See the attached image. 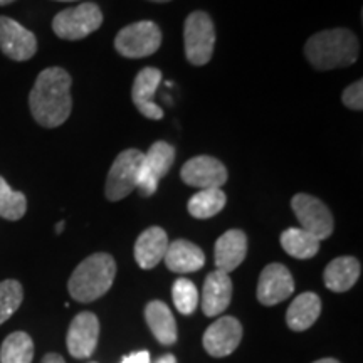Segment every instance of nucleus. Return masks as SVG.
<instances>
[{
	"label": "nucleus",
	"instance_id": "obj_16",
	"mask_svg": "<svg viewBox=\"0 0 363 363\" xmlns=\"http://www.w3.org/2000/svg\"><path fill=\"white\" fill-rule=\"evenodd\" d=\"M247 254V235L240 229L227 230L217 239L214 247V259L217 271L233 272L242 264Z\"/></svg>",
	"mask_w": 363,
	"mask_h": 363
},
{
	"label": "nucleus",
	"instance_id": "obj_5",
	"mask_svg": "<svg viewBox=\"0 0 363 363\" xmlns=\"http://www.w3.org/2000/svg\"><path fill=\"white\" fill-rule=\"evenodd\" d=\"M103 24V12L94 2L65 9L54 17L52 30L57 38L66 40H79L88 38Z\"/></svg>",
	"mask_w": 363,
	"mask_h": 363
},
{
	"label": "nucleus",
	"instance_id": "obj_1",
	"mask_svg": "<svg viewBox=\"0 0 363 363\" xmlns=\"http://www.w3.org/2000/svg\"><path fill=\"white\" fill-rule=\"evenodd\" d=\"M71 86L69 72L62 67H48L39 72L29 94V108L40 126L57 128L71 116Z\"/></svg>",
	"mask_w": 363,
	"mask_h": 363
},
{
	"label": "nucleus",
	"instance_id": "obj_3",
	"mask_svg": "<svg viewBox=\"0 0 363 363\" xmlns=\"http://www.w3.org/2000/svg\"><path fill=\"white\" fill-rule=\"evenodd\" d=\"M116 276V262L111 254L96 252L72 271L67 289L72 299L79 303L96 301L110 291Z\"/></svg>",
	"mask_w": 363,
	"mask_h": 363
},
{
	"label": "nucleus",
	"instance_id": "obj_15",
	"mask_svg": "<svg viewBox=\"0 0 363 363\" xmlns=\"http://www.w3.org/2000/svg\"><path fill=\"white\" fill-rule=\"evenodd\" d=\"M162 83V71L157 67H143L142 71L136 74L133 89H131V99L136 110L148 120H162L163 110L153 101L158 86Z\"/></svg>",
	"mask_w": 363,
	"mask_h": 363
},
{
	"label": "nucleus",
	"instance_id": "obj_2",
	"mask_svg": "<svg viewBox=\"0 0 363 363\" xmlns=\"http://www.w3.org/2000/svg\"><path fill=\"white\" fill-rule=\"evenodd\" d=\"M360 54V44L350 29H328L313 34L305 45V56L318 71L352 66Z\"/></svg>",
	"mask_w": 363,
	"mask_h": 363
},
{
	"label": "nucleus",
	"instance_id": "obj_33",
	"mask_svg": "<svg viewBox=\"0 0 363 363\" xmlns=\"http://www.w3.org/2000/svg\"><path fill=\"white\" fill-rule=\"evenodd\" d=\"M313 363H340V362L335 360V358H321V360H316Z\"/></svg>",
	"mask_w": 363,
	"mask_h": 363
},
{
	"label": "nucleus",
	"instance_id": "obj_32",
	"mask_svg": "<svg viewBox=\"0 0 363 363\" xmlns=\"http://www.w3.org/2000/svg\"><path fill=\"white\" fill-rule=\"evenodd\" d=\"M153 363H177V358L172 355V353H167V355H162L160 358H157Z\"/></svg>",
	"mask_w": 363,
	"mask_h": 363
},
{
	"label": "nucleus",
	"instance_id": "obj_34",
	"mask_svg": "<svg viewBox=\"0 0 363 363\" xmlns=\"http://www.w3.org/2000/svg\"><path fill=\"white\" fill-rule=\"evenodd\" d=\"M62 230H65V222H59V224L56 225V233L59 234V233H62Z\"/></svg>",
	"mask_w": 363,
	"mask_h": 363
},
{
	"label": "nucleus",
	"instance_id": "obj_26",
	"mask_svg": "<svg viewBox=\"0 0 363 363\" xmlns=\"http://www.w3.org/2000/svg\"><path fill=\"white\" fill-rule=\"evenodd\" d=\"M26 195L12 190L7 180L0 177V217L7 220H21L26 216Z\"/></svg>",
	"mask_w": 363,
	"mask_h": 363
},
{
	"label": "nucleus",
	"instance_id": "obj_29",
	"mask_svg": "<svg viewBox=\"0 0 363 363\" xmlns=\"http://www.w3.org/2000/svg\"><path fill=\"white\" fill-rule=\"evenodd\" d=\"M342 103L353 111L363 110V81L358 79L355 83L348 86L342 94Z\"/></svg>",
	"mask_w": 363,
	"mask_h": 363
},
{
	"label": "nucleus",
	"instance_id": "obj_28",
	"mask_svg": "<svg viewBox=\"0 0 363 363\" xmlns=\"http://www.w3.org/2000/svg\"><path fill=\"white\" fill-rule=\"evenodd\" d=\"M172 299L182 315H192L199 306V291L190 279L179 278L172 286Z\"/></svg>",
	"mask_w": 363,
	"mask_h": 363
},
{
	"label": "nucleus",
	"instance_id": "obj_37",
	"mask_svg": "<svg viewBox=\"0 0 363 363\" xmlns=\"http://www.w3.org/2000/svg\"><path fill=\"white\" fill-rule=\"evenodd\" d=\"M57 2H76V0H57Z\"/></svg>",
	"mask_w": 363,
	"mask_h": 363
},
{
	"label": "nucleus",
	"instance_id": "obj_25",
	"mask_svg": "<svg viewBox=\"0 0 363 363\" xmlns=\"http://www.w3.org/2000/svg\"><path fill=\"white\" fill-rule=\"evenodd\" d=\"M34 342L26 331H13L0 347V363H33Z\"/></svg>",
	"mask_w": 363,
	"mask_h": 363
},
{
	"label": "nucleus",
	"instance_id": "obj_4",
	"mask_svg": "<svg viewBox=\"0 0 363 363\" xmlns=\"http://www.w3.org/2000/svg\"><path fill=\"white\" fill-rule=\"evenodd\" d=\"M185 57L192 66H206L212 59L216 45V26L203 11L189 13L184 24Z\"/></svg>",
	"mask_w": 363,
	"mask_h": 363
},
{
	"label": "nucleus",
	"instance_id": "obj_9",
	"mask_svg": "<svg viewBox=\"0 0 363 363\" xmlns=\"http://www.w3.org/2000/svg\"><path fill=\"white\" fill-rule=\"evenodd\" d=\"M291 207L301 229L315 235L318 240L328 239L333 234V216L320 199L310 194H296L291 201Z\"/></svg>",
	"mask_w": 363,
	"mask_h": 363
},
{
	"label": "nucleus",
	"instance_id": "obj_19",
	"mask_svg": "<svg viewBox=\"0 0 363 363\" xmlns=\"http://www.w3.org/2000/svg\"><path fill=\"white\" fill-rule=\"evenodd\" d=\"M167 267L177 274H187L202 269L206 264V254L199 246L185 239H177L169 242L165 256H163Z\"/></svg>",
	"mask_w": 363,
	"mask_h": 363
},
{
	"label": "nucleus",
	"instance_id": "obj_24",
	"mask_svg": "<svg viewBox=\"0 0 363 363\" xmlns=\"http://www.w3.org/2000/svg\"><path fill=\"white\" fill-rule=\"evenodd\" d=\"M227 197L222 192V189H206L199 190L197 194L190 197L187 203L189 214L195 219H211L219 214L222 208L225 207Z\"/></svg>",
	"mask_w": 363,
	"mask_h": 363
},
{
	"label": "nucleus",
	"instance_id": "obj_14",
	"mask_svg": "<svg viewBox=\"0 0 363 363\" xmlns=\"http://www.w3.org/2000/svg\"><path fill=\"white\" fill-rule=\"evenodd\" d=\"M242 340V325L234 316H222L203 333V348L211 357L230 355Z\"/></svg>",
	"mask_w": 363,
	"mask_h": 363
},
{
	"label": "nucleus",
	"instance_id": "obj_31",
	"mask_svg": "<svg viewBox=\"0 0 363 363\" xmlns=\"http://www.w3.org/2000/svg\"><path fill=\"white\" fill-rule=\"evenodd\" d=\"M40 363H66L65 358L61 355H57V353H48V355H44L43 362Z\"/></svg>",
	"mask_w": 363,
	"mask_h": 363
},
{
	"label": "nucleus",
	"instance_id": "obj_18",
	"mask_svg": "<svg viewBox=\"0 0 363 363\" xmlns=\"http://www.w3.org/2000/svg\"><path fill=\"white\" fill-rule=\"evenodd\" d=\"M167 247H169V235L162 227L153 225L145 229L135 242V261L142 269H153L163 261Z\"/></svg>",
	"mask_w": 363,
	"mask_h": 363
},
{
	"label": "nucleus",
	"instance_id": "obj_13",
	"mask_svg": "<svg viewBox=\"0 0 363 363\" xmlns=\"http://www.w3.org/2000/svg\"><path fill=\"white\" fill-rule=\"evenodd\" d=\"M294 293L291 272L284 264L272 262L262 269L257 283V299L261 305L274 306L288 299Z\"/></svg>",
	"mask_w": 363,
	"mask_h": 363
},
{
	"label": "nucleus",
	"instance_id": "obj_7",
	"mask_svg": "<svg viewBox=\"0 0 363 363\" xmlns=\"http://www.w3.org/2000/svg\"><path fill=\"white\" fill-rule=\"evenodd\" d=\"M143 153L136 148H128L115 158L110 172H108L104 195L110 202L123 201L125 197L136 190L138 172L142 167Z\"/></svg>",
	"mask_w": 363,
	"mask_h": 363
},
{
	"label": "nucleus",
	"instance_id": "obj_17",
	"mask_svg": "<svg viewBox=\"0 0 363 363\" xmlns=\"http://www.w3.org/2000/svg\"><path fill=\"white\" fill-rule=\"evenodd\" d=\"M233 281L222 271L208 272L202 289V311L206 316H219L230 305Z\"/></svg>",
	"mask_w": 363,
	"mask_h": 363
},
{
	"label": "nucleus",
	"instance_id": "obj_12",
	"mask_svg": "<svg viewBox=\"0 0 363 363\" xmlns=\"http://www.w3.org/2000/svg\"><path fill=\"white\" fill-rule=\"evenodd\" d=\"M99 340V321L98 316L91 311H83L72 318L69 330H67L66 345L71 357L89 358L98 347Z\"/></svg>",
	"mask_w": 363,
	"mask_h": 363
},
{
	"label": "nucleus",
	"instance_id": "obj_8",
	"mask_svg": "<svg viewBox=\"0 0 363 363\" xmlns=\"http://www.w3.org/2000/svg\"><path fill=\"white\" fill-rule=\"evenodd\" d=\"M175 155V147L167 142H155L147 153H143L142 167L138 172V184H136V189L143 197H152L157 192L158 182L174 167Z\"/></svg>",
	"mask_w": 363,
	"mask_h": 363
},
{
	"label": "nucleus",
	"instance_id": "obj_10",
	"mask_svg": "<svg viewBox=\"0 0 363 363\" xmlns=\"http://www.w3.org/2000/svg\"><path fill=\"white\" fill-rule=\"evenodd\" d=\"M227 169L224 163L214 157L199 155L184 163L180 170V179L189 187L199 190L220 189L227 182Z\"/></svg>",
	"mask_w": 363,
	"mask_h": 363
},
{
	"label": "nucleus",
	"instance_id": "obj_22",
	"mask_svg": "<svg viewBox=\"0 0 363 363\" xmlns=\"http://www.w3.org/2000/svg\"><path fill=\"white\" fill-rule=\"evenodd\" d=\"M321 313V299L318 294L308 291L299 294L293 299L286 311V323L289 330L293 331H305L315 325Z\"/></svg>",
	"mask_w": 363,
	"mask_h": 363
},
{
	"label": "nucleus",
	"instance_id": "obj_11",
	"mask_svg": "<svg viewBox=\"0 0 363 363\" xmlns=\"http://www.w3.org/2000/svg\"><path fill=\"white\" fill-rule=\"evenodd\" d=\"M0 51L12 61H29L38 52V39L17 21L0 16Z\"/></svg>",
	"mask_w": 363,
	"mask_h": 363
},
{
	"label": "nucleus",
	"instance_id": "obj_20",
	"mask_svg": "<svg viewBox=\"0 0 363 363\" xmlns=\"http://www.w3.org/2000/svg\"><path fill=\"white\" fill-rule=\"evenodd\" d=\"M145 320H147L148 328L152 330L153 337L165 347H170L179 338V331H177L175 318L172 315L170 308L163 301H150L145 306Z\"/></svg>",
	"mask_w": 363,
	"mask_h": 363
},
{
	"label": "nucleus",
	"instance_id": "obj_6",
	"mask_svg": "<svg viewBox=\"0 0 363 363\" xmlns=\"http://www.w3.org/2000/svg\"><path fill=\"white\" fill-rule=\"evenodd\" d=\"M162 30L153 21H140L123 27L115 38V49L123 57L142 59L155 54L162 45Z\"/></svg>",
	"mask_w": 363,
	"mask_h": 363
},
{
	"label": "nucleus",
	"instance_id": "obj_35",
	"mask_svg": "<svg viewBox=\"0 0 363 363\" xmlns=\"http://www.w3.org/2000/svg\"><path fill=\"white\" fill-rule=\"evenodd\" d=\"M12 2H16V0H0V6H9Z\"/></svg>",
	"mask_w": 363,
	"mask_h": 363
},
{
	"label": "nucleus",
	"instance_id": "obj_23",
	"mask_svg": "<svg viewBox=\"0 0 363 363\" xmlns=\"http://www.w3.org/2000/svg\"><path fill=\"white\" fill-rule=\"evenodd\" d=\"M281 246L291 257L311 259L320 251V240L301 227H289L281 234Z\"/></svg>",
	"mask_w": 363,
	"mask_h": 363
},
{
	"label": "nucleus",
	"instance_id": "obj_36",
	"mask_svg": "<svg viewBox=\"0 0 363 363\" xmlns=\"http://www.w3.org/2000/svg\"><path fill=\"white\" fill-rule=\"evenodd\" d=\"M150 2H157V4H167V2H172V0H150Z\"/></svg>",
	"mask_w": 363,
	"mask_h": 363
},
{
	"label": "nucleus",
	"instance_id": "obj_30",
	"mask_svg": "<svg viewBox=\"0 0 363 363\" xmlns=\"http://www.w3.org/2000/svg\"><path fill=\"white\" fill-rule=\"evenodd\" d=\"M121 363H150V353L147 350L142 352H135L131 355L125 357Z\"/></svg>",
	"mask_w": 363,
	"mask_h": 363
},
{
	"label": "nucleus",
	"instance_id": "obj_27",
	"mask_svg": "<svg viewBox=\"0 0 363 363\" xmlns=\"http://www.w3.org/2000/svg\"><path fill=\"white\" fill-rule=\"evenodd\" d=\"M22 299H24V289L19 281H0V325L6 323L9 318L19 310Z\"/></svg>",
	"mask_w": 363,
	"mask_h": 363
},
{
	"label": "nucleus",
	"instance_id": "obj_21",
	"mask_svg": "<svg viewBox=\"0 0 363 363\" xmlns=\"http://www.w3.org/2000/svg\"><path fill=\"white\" fill-rule=\"evenodd\" d=\"M360 272L362 266L355 257H337L325 267V286L333 293H345L355 286L358 278H360Z\"/></svg>",
	"mask_w": 363,
	"mask_h": 363
}]
</instances>
